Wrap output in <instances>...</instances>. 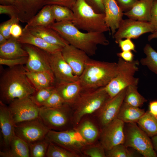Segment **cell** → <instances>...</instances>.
Here are the masks:
<instances>
[{"mask_svg": "<svg viewBox=\"0 0 157 157\" xmlns=\"http://www.w3.org/2000/svg\"><path fill=\"white\" fill-rule=\"evenodd\" d=\"M36 90L24 65L9 67L1 74L0 101L7 105L17 99L30 97Z\"/></svg>", "mask_w": 157, "mask_h": 157, "instance_id": "obj_1", "label": "cell"}, {"mask_svg": "<svg viewBox=\"0 0 157 157\" xmlns=\"http://www.w3.org/2000/svg\"><path fill=\"white\" fill-rule=\"evenodd\" d=\"M49 27L58 32L69 44L89 56L95 54L98 45L106 46L109 44L103 33H83L71 21L56 22Z\"/></svg>", "mask_w": 157, "mask_h": 157, "instance_id": "obj_2", "label": "cell"}, {"mask_svg": "<svg viewBox=\"0 0 157 157\" xmlns=\"http://www.w3.org/2000/svg\"><path fill=\"white\" fill-rule=\"evenodd\" d=\"M118 68L117 63L100 61L89 58L83 72L79 76L82 90L105 87L116 76Z\"/></svg>", "mask_w": 157, "mask_h": 157, "instance_id": "obj_3", "label": "cell"}, {"mask_svg": "<svg viewBox=\"0 0 157 157\" xmlns=\"http://www.w3.org/2000/svg\"><path fill=\"white\" fill-rule=\"evenodd\" d=\"M74 19L72 22L79 29L88 32L110 31L105 21L104 13H97L84 0H78L72 9Z\"/></svg>", "mask_w": 157, "mask_h": 157, "instance_id": "obj_4", "label": "cell"}, {"mask_svg": "<svg viewBox=\"0 0 157 157\" xmlns=\"http://www.w3.org/2000/svg\"><path fill=\"white\" fill-rule=\"evenodd\" d=\"M110 98L105 87L82 90L72 104L74 109L73 119L74 124H78L85 115L98 111Z\"/></svg>", "mask_w": 157, "mask_h": 157, "instance_id": "obj_5", "label": "cell"}, {"mask_svg": "<svg viewBox=\"0 0 157 157\" xmlns=\"http://www.w3.org/2000/svg\"><path fill=\"white\" fill-rule=\"evenodd\" d=\"M117 63L118 68L117 74L105 87L110 98L115 97L130 85H138L139 82V79L134 76L138 70L139 62L138 60L127 62L119 58Z\"/></svg>", "mask_w": 157, "mask_h": 157, "instance_id": "obj_6", "label": "cell"}, {"mask_svg": "<svg viewBox=\"0 0 157 157\" xmlns=\"http://www.w3.org/2000/svg\"><path fill=\"white\" fill-rule=\"evenodd\" d=\"M124 145L135 150L144 157H156L150 137L137 123H125Z\"/></svg>", "mask_w": 157, "mask_h": 157, "instance_id": "obj_7", "label": "cell"}, {"mask_svg": "<svg viewBox=\"0 0 157 157\" xmlns=\"http://www.w3.org/2000/svg\"><path fill=\"white\" fill-rule=\"evenodd\" d=\"M45 138L50 142L77 153L88 145L76 129L60 131L50 130Z\"/></svg>", "mask_w": 157, "mask_h": 157, "instance_id": "obj_8", "label": "cell"}, {"mask_svg": "<svg viewBox=\"0 0 157 157\" xmlns=\"http://www.w3.org/2000/svg\"><path fill=\"white\" fill-rule=\"evenodd\" d=\"M69 105L65 104L56 108L40 107L39 117L50 129L65 130L69 122Z\"/></svg>", "mask_w": 157, "mask_h": 157, "instance_id": "obj_9", "label": "cell"}, {"mask_svg": "<svg viewBox=\"0 0 157 157\" xmlns=\"http://www.w3.org/2000/svg\"><path fill=\"white\" fill-rule=\"evenodd\" d=\"M50 130L40 117L15 125V135L28 144L44 139Z\"/></svg>", "mask_w": 157, "mask_h": 157, "instance_id": "obj_10", "label": "cell"}, {"mask_svg": "<svg viewBox=\"0 0 157 157\" xmlns=\"http://www.w3.org/2000/svg\"><path fill=\"white\" fill-rule=\"evenodd\" d=\"M8 107L15 124L39 117L40 107L29 97L16 99Z\"/></svg>", "mask_w": 157, "mask_h": 157, "instance_id": "obj_11", "label": "cell"}, {"mask_svg": "<svg viewBox=\"0 0 157 157\" xmlns=\"http://www.w3.org/2000/svg\"><path fill=\"white\" fill-rule=\"evenodd\" d=\"M155 29L149 22L128 19H122L113 38L116 43L123 38L137 39L146 33Z\"/></svg>", "mask_w": 157, "mask_h": 157, "instance_id": "obj_12", "label": "cell"}, {"mask_svg": "<svg viewBox=\"0 0 157 157\" xmlns=\"http://www.w3.org/2000/svg\"><path fill=\"white\" fill-rule=\"evenodd\" d=\"M125 123L116 118L102 128L101 133V143L108 151L115 146L124 144L125 140Z\"/></svg>", "mask_w": 157, "mask_h": 157, "instance_id": "obj_13", "label": "cell"}, {"mask_svg": "<svg viewBox=\"0 0 157 157\" xmlns=\"http://www.w3.org/2000/svg\"><path fill=\"white\" fill-rule=\"evenodd\" d=\"M22 44L28 55L25 66L26 69L35 72L52 71L49 61L50 53L31 45Z\"/></svg>", "mask_w": 157, "mask_h": 157, "instance_id": "obj_14", "label": "cell"}, {"mask_svg": "<svg viewBox=\"0 0 157 157\" xmlns=\"http://www.w3.org/2000/svg\"><path fill=\"white\" fill-rule=\"evenodd\" d=\"M51 69L56 82H73L79 80L70 66L64 58L61 51L50 54L49 58Z\"/></svg>", "mask_w": 157, "mask_h": 157, "instance_id": "obj_15", "label": "cell"}, {"mask_svg": "<svg viewBox=\"0 0 157 157\" xmlns=\"http://www.w3.org/2000/svg\"><path fill=\"white\" fill-rule=\"evenodd\" d=\"M126 89L122 90L113 97L110 98L98 110V120L102 128L117 118L124 102Z\"/></svg>", "mask_w": 157, "mask_h": 157, "instance_id": "obj_16", "label": "cell"}, {"mask_svg": "<svg viewBox=\"0 0 157 157\" xmlns=\"http://www.w3.org/2000/svg\"><path fill=\"white\" fill-rule=\"evenodd\" d=\"M61 52L64 58L71 67L74 74L79 76L90 58L89 56L84 51L69 44L63 47Z\"/></svg>", "mask_w": 157, "mask_h": 157, "instance_id": "obj_17", "label": "cell"}, {"mask_svg": "<svg viewBox=\"0 0 157 157\" xmlns=\"http://www.w3.org/2000/svg\"><path fill=\"white\" fill-rule=\"evenodd\" d=\"M15 124L8 106L0 101V126L2 143L4 149L9 147L10 142L15 135Z\"/></svg>", "mask_w": 157, "mask_h": 157, "instance_id": "obj_18", "label": "cell"}, {"mask_svg": "<svg viewBox=\"0 0 157 157\" xmlns=\"http://www.w3.org/2000/svg\"><path fill=\"white\" fill-rule=\"evenodd\" d=\"M102 2L105 22L113 37L123 19V11L115 0H102Z\"/></svg>", "mask_w": 157, "mask_h": 157, "instance_id": "obj_19", "label": "cell"}, {"mask_svg": "<svg viewBox=\"0 0 157 157\" xmlns=\"http://www.w3.org/2000/svg\"><path fill=\"white\" fill-rule=\"evenodd\" d=\"M46 0H15L20 21L28 23L44 6Z\"/></svg>", "mask_w": 157, "mask_h": 157, "instance_id": "obj_20", "label": "cell"}, {"mask_svg": "<svg viewBox=\"0 0 157 157\" xmlns=\"http://www.w3.org/2000/svg\"><path fill=\"white\" fill-rule=\"evenodd\" d=\"M55 88L65 103L69 105L74 103L82 90L79 80L73 82H56Z\"/></svg>", "mask_w": 157, "mask_h": 157, "instance_id": "obj_21", "label": "cell"}, {"mask_svg": "<svg viewBox=\"0 0 157 157\" xmlns=\"http://www.w3.org/2000/svg\"><path fill=\"white\" fill-rule=\"evenodd\" d=\"M30 32L47 42L63 47L69 44L57 31L49 27L25 26Z\"/></svg>", "mask_w": 157, "mask_h": 157, "instance_id": "obj_22", "label": "cell"}, {"mask_svg": "<svg viewBox=\"0 0 157 157\" xmlns=\"http://www.w3.org/2000/svg\"><path fill=\"white\" fill-rule=\"evenodd\" d=\"M17 40L22 44H28L33 45L50 54L60 51L63 48L59 46L49 44L42 38L33 35L26 26L23 29L22 35Z\"/></svg>", "mask_w": 157, "mask_h": 157, "instance_id": "obj_23", "label": "cell"}, {"mask_svg": "<svg viewBox=\"0 0 157 157\" xmlns=\"http://www.w3.org/2000/svg\"><path fill=\"white\" fill-rule=\"evenodd\" d=\"M154 0H139L129 10L124 13V15L135 20L149 22Z\"/></svg>", "mask_w": 157, "mask_h": 157, "instance_id": "obj_24", "label": "cell"}, {"mask_svg": "<svg viewBox=\"0 0 157 157\" xmlns=\"http://www.w3.org/2000/svg\"><path fill=\"white\" fill-rule=\"evenodd\" d=\"M26 51L17 39L11 36L4 43L0 45V58L13 59L28 56Z\"/></svg>", "mask_w": 157, "mask_h": 157, "instance_id": "obj_25", "label": "cell"}, {"mask_svg": "<svg viewBox=\"0 0 157 157\" xmlns=\"http://www.w3.org/2000/svg\"><path fill=\"white\" fill-rule=\"evenodd\" d=\"M26 74L36 90L55 86L56 82L52 71H32L26 69Z\"/></svg>", "mask_w": 157, "mask_h": 157, "instance_id": "obj_26", "label": "cell"}, {"mask_svg": "<svg viewBox=\"0 0 157 157\" xmlns=\"http://www.w3.org/2000/svg\"><path fill=\"white\" fill-rule=\"evenodd\" d=\"M1 157H30L29 145L16 135L12 139L9 147L0 151Z\"/></svg>", "mask_w": 157, "mask_h": 157, "instance_id": "obj_27", "label": "cell"}, {"mask_svg": "<svg viewBox=\"0 0 157 157\" xmlns=\"http://www.w3.org/2000/svg\"><path fill=\"white\" fill-rule=\"evenodd\" d=\"M145 112L144 109L131 106L123 102L117 118L124 123H137Z\"/></svg>", "mask_w": 157, "mask_h": 157, "instance_id": "obj_28", "label": "cell"}, {"mask_svg": "<svg viewBox=\"0 0 157 157\" xmlns=\"http://www.w3.org/2000/svg\"><path fill=\"white\" fill-rule=\"evenodd\" d=\"M55 21L51 5H47L44 6L26 24L30 26L49 27Z\"/></svg>", "mask_w": 157, "mask_h": 157, "instance_id": "obj_29", "label": "cell"}, {"mask_svg": "<svg viewBox=\"0 0 157 157\" xmlns=\"http://www.w3.org/2000/svg\"><path fill=\"white\" fill-rule=\"evenodd\" d=\"M76 129L88 145L94 143L99 135V132L97 127L89 120L84 121Z\"/></svg>", "mask_w": 157, "mask_h": 157, "instance_id": "obj_30", "label": "cell"}, {"mask_svg": "<svg viewBox=\"0 0 157 157\" xmlns=\"http://www.w3.org/2000/svg\"><path fill=\"white\" fill-rule=\"evenodd\" d=\"M138 126L151 138L157 135V117L145 112L137 123Z\"/></svg>", "mask_w": 157, "mask_h": 157, "instance_id": "obj_31", "label": "cell"}, {"mask_svg": "<svg viewBox=\"0 0 157 157\" xmlns=\"http://www.w3.org/2000/svg\"><path fill=\"white\" fill-rule=\"evenodd\" d=\"M147 100L138 92L137 85H132L126 89L124 102L131 106L140 108Z\"/></svg>", "mask_w": 157, "mask_h": 157, "instance_id": "obj_32", "label": "cell"}, {"mask_svg": "<svg viewBox=\"0 0 157 157\" xmlns=\"http://www.w3.org/2000/svg\"><path fill=\"white\" fill-rule=\"evenodd\" d=\"M143 51L146 57L141 59L140 63L157 74V52L148 44L145 45Z\"/></svg>", "mask_w": 157, "mask_h": 157, "instance_id": "obj_33", "label": "cell"}, {"mask_svg": "<svg viewBox=\"0 0 157 157\" xmlns=\"http://www.w3.org/2000/svg\"><path fill=\"white\" fill-rule=\"evenodd\" d=\"M78 153L65 149L49 142L46 154L47 157H78Z\"/></svg>", "mask_w": 157, "mask_h": 157, "instance_id": "obj_34", "label": "cell"}, {"mask_svg": "<svg viewBox=\"0 0 157 157\" xmlns=\"http://www.w3.org/2000/svg\"><path fill=\"white\" fill-rule=\"evenodd\" d=\"M53 16L56 22L69 21L72 22L74 14L72 9L66 7L51 5Z\"/></svg>", "mask_w": 157, "mask_h": 157, "instance_id": "obj_35", "label": "cell"}, {"mask_svg": "<svg viewBox=\"0 0 157 157\" xmlns=\"http://www.w3.org/2000/svg\"><path fill=\"white\" fill-rule=\"evenodd\" d=\"M124 144H120L113 147L107 151L106 157H133L139 156L136 151L130 150Z\"/></svg>", "mask_w": 157, "mask_h": 157, "instance_id": "obj_36", "label": "cell"}, {"mask_svg": "<svg viewBox=\"0 0 157 157\" xmlns=\"http://www.w3.org/2000/svg\"><path fill=\"white\" fill-rule=\"evenodd\" d=\"M49 141L45 138L28 144L30 157H46Z\"/></svg>", "mask_w": 157, "mask_h": 157, "instance_id": "obj_37", "label": "cell"}, {"mask_svg": "<svg viewBox=\"0 0 157 157\" xmlns=\"http://www.w3.org/2000/svg\"><path fill=\"white\" fill-rule=\"evenodd\" d=\"M55 89V85L36 90L30 98L38 106L41 107Z\"/></svg>", "mask_w": 157, "mask_h": 157, "instance_id": "obj_38", "label": "cell"}, {"mask_svg": "<svg viewBox=\"0 0 157 157\" xmlns=\"http://www.w3.org/2000/svg\"><path fill=\"white\" fill-rule=\"evenodd\" d=\"M104 148L100 145H88L84 147L81 151L84 154L90 157H106Z\"/></svg>", "mask_w": 157, "mask_h": 157, "instance_id": "obj_39", "label": "cell"}, {"mask_svg": "<svg viewBox=\"0 0 157 157\" xmlns=\"http://www.w3.org/2000/svg\"><path fill=\"white\" fill-rule=\"evenodd\" d=\"M65 104L55 88L54 90L43 103L42 106L56 108L60 106Z\"/></svg>", "mask_w": 157, "mask_h": 157, "instance_id": "obj_40", "label": "cell"}, {"mask_svg": "<svg viewBox=\"0 0 157 157\" xmlns=\"http://www.w3.org/2000/svg\"><path fill=\"white\" fill-rule=\"evenodd\" d=\"M19 21L17 18L11 17L9 20L1 23L0 25V33L7 39H8L11 36L10 30L12 25L14 23H19Z\"/></svg>", "mask_w": 157, "mask_h": 157, "instance_id": "obj_41", "label": "cell"}, {"mask_svg": "<svg viewBox=\"0 0 157 157\" xmlns=\"http://www.w3.org/2000/svg\"><path fill=\"white\" fill-rule=\"evenodd\" d=\"M28 59V56L13 59L0 58V64L11 67L19 65H26Z\"/></svg>", "mask_w": 157, "mask_h": 157, "instance_id": "obj_42", "label": "cell"}, {"mask_svg": "<svg viewBox=\"0 0 157 157\" xmlns=\"http://www.w3.org/2000/svg\"><path fill=\"white\" fill-rule=\"evenodd\" d=\"M0 14L9 15L10 18H18L19 11L14 5H0Z\"/></svg>", "mask_w": 157, "mask_h": 157, "instance_id": "obj_43", "label": "cell"}, {"mask_svg": "<svg viewBox=\"0 0 157 157\" xmlns=\"http://www.w3.org/2000/svg\"><path fill=\"white\" fill-rule=\"evenodd\" d=\"M78 0H46L44 5H56L62 6L72 9Z\"/></svg>", "mask_w": 157, "mask_h": 157, "instance_id": "obj_44", "label": "cell"}, {"mask_svg": "<svg viewBox=\"0 0 157 157\" xmlns=\"http://www.w3.org/2000/svg\"><path fill=\"white\" fill-rule=\"evenodd\" d=\"M116 43L118 44L122 51H133L136 52L135 45L131 39L127 38L124 40H120Z\"/></svg>", "mask_w": 157, "mask_h": 157, "instance_id": "obj_45", "label": "cell"}, {"mask_svg": "<svg viewBox=\"0 0 157 157\" xmlns=\"http://www.w3.org/2000/svg\"><path fill=\"white\" fill-rule=\"evenodd\" d=\"M97 13H104L102 0H84Z\"/></svg>", "mask_w": 157, "mask_h": 157, "instance_id": "obj_46", "label": "cell"}, {"mask_svg": "<svg viewBox=\"0 0 157 157\" xmlns=\"http://www.w3.org/2000/svg\"><path fill=\"white\" fill-rule=\"evenodd\" d=\"M124 12L128 11L139 0H115Z\"/></svg>", "mask_w": 157, "mask_h": 157, "instance_id": "obj_47", "label": "cell"}, {"mask_svg": "<svg viewBox=\"0 0 157 157\" xmlns=\"http://www.w3.org/2000/svg\"><path fill=\"white\" fill-rule=\"evenodd\" d=\"M149 22L154 27L155 31H157V0L154 1Z\"/></svg>", "mask_w": 157, "mask_h": 157, "instance_id": "obj_48", "label": "cell"}, {"mask_svg": "<svg viewBox=\"0 0 157 157\" xmlns=\"http://www.w3.org/2000/svg\"><path fill=\"white\" fill-rule=\"evenodd\" d=\"M23 32L22 29L19 23L14 24L12 26L10 30L11 36L18 39L22 35Z\"/></svg>", "mask_w": 157, "mask_h": 157, "instance_id": "obj_49", "label": "cell"}, {"mask_svg": "<svg viewBox=\"0 0 157 157\" xmlns=\"http://www.w3.org/2000/svg\"><path fill=\"white\" fill-rule=\"evenodd\" d=\"M117 55L119 58L126 62H131L134 60V55L131 51H122L117 53Z\"/></svg>", "mask_w": 157, "mask_h": 157, "instance_id": "obj_50", "label": "cell"}, {"mask_svg": "<svg viewBox=\"0 0 157 157\" xmlns=\"http://www.w3.org/2000/svg\"><path fill=\"white\" fill-rule=\"evenodd\" d=\"M148 110L151 114L157 117V100L152 101L149 102Z\"/></svg>", "mask_w": 157, "mask_h": 157, "instance_id": "obj_51", "label": "cell"}, {"mask_svg": "<svg viewBox=\"0 0 157 157\" xmlns=\"http://www.w3.org/2000/svg\"><path fill=\"white\" fill-rule=\"evenodd\" d=\"M15 0H0V5H14Z\"/></svg>", "mask_w": 157, "mask_h": 157, "instance_id": "obj_52", "label": "cell"}, {"mask_svg": "<svg viewBox=\"0 0 157 157\" xmlns=\"http://www.w3.org/2000/svg\"><path fill=\"white\" fill-rule=\"evenodd\" d=\"M151 140L154 149L157 152V135L152 137Z\"/></svg>", "mask_w": 157, "mask_h": 157, "instance_id": "obj_53", "label": "cell"}, {"mask_svg": "<svg viewBox=\"0 0 157 157\" xmlns=\"http://www.w3.org/2000/svg\"><path fill=\"white\" fill-rule=\"evenodd\" d=\"M152 33V34L149 35L148 36V39L149 41L154 38H157V31H154Z\"/></svg>", "mask_w": 157, "mask_h": 157, "instance_id": "obj_54", "label": "cell"}, {"mask_svg": "<svg viewBox=\"0 0 157 157\" xmlns=\"http://www.w3.org/2000/svg\"><path fill=\"white\" fill-rule=\"evenodd\" d=\"M7 40L3 35L0 33V45L5 43Z\"/></svg>", "mask_w": 157, "mask_h": 157, "instance_id": "obj_55", "label": "cell"}]
</instances>
